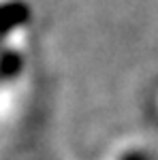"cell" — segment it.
<instances>
[{"label": "cell", "instance_id": "obj_1", "mask_svg": "<svg viewBox=\"0 0 158 160\" xmlns=\"http://www.w3.org/2000/svg\"><path fill=\"white\" fill-rule=\"evenodd\" d=\"M120 160H152L147 154H143V152H128V154H124Z\"/></svg>", "mask_w": 158, "mask_h": 160}]
</instances>
